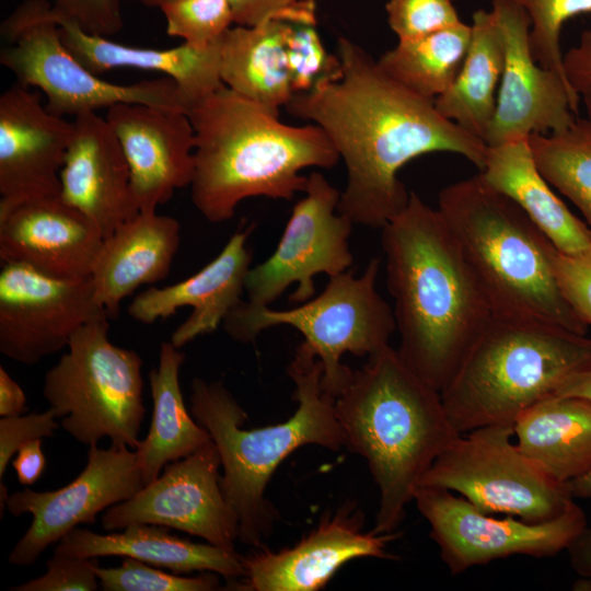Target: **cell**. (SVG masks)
<instances>
[{
    "label": "cell",
    "mask_w": 591,
    "mask_h": 591,
    "mask_svg": "<svg viewBox=\"0 0 591 591\" xmlns=\"http://www.w3.org/2000/svg\"><path fill=\"white\" fill-rule=\"evenodd\" d=\"M288 374L294 384L296 412L283 422L254 429L243 428L247 416L222 382L200 378L192 382L190 413L218 449L221 489L237 517L239 541L255 547L270 534L277 515L265 490L279 464L306 444L333 451L345 447L336 397L323 387L322 363L303 340Z\"/></svg>",
    "instance_id": "5"
},
{
    "label": "cell",
    "mask_w": 591,
    "mask_h": 591,
    "mask_svg": "<svg viewBox=\"0 0 591 591\" xmlns=\"http://www.w3.org/2000/svg\"><path fill=\"white\" fill-rule=\"evenodd\" d=\"M491 10L505 39V65L485 143L497 147L569 128L579 96L567 79L534 59L528 12L515 0H493Z\"/></svg>",
    "instance_id": "17"
},
{
    "label": "cell",
    "mask_w": 591,
    "mask_h": 591,
    "mask_svg": "<svg viewBox=\"0 0 591 591\" xmlns=\"http://www.w3.org/2000/svg\"><path fill=\"white\" fill-rule=\"evenodd\" d=\"M345 447L366 459L380 491L374 531L391 533L434 460L461 434L441 393L390 345L370 355L335 398Z\"/></svg>",
    "instance_id": "4"
},
{
    "label": "cell",
    "mask_w": 591,
    "mask_h": 591,
    "mask_svg": "<svg viewBox=\"0 0 591 591\" xmlns=\"http://www.w3.org/2000/svg\"><path fill=\"white\" fill-rule=\"evenodd\" d=\"M73 121L53 114L37 92L15 83L0 96V212L60 196Z\"/></svg>",
    "instance_id": "19"
},
{
    "label": "cell",
    "mask_w": 591,
    "mask_h": 591,
    "mask_svg": "<svg viewBox=\"0 0 591 591\" xmlns=\"http://www.w3.org/2000/svg\"><path fill=\"white\" fill-rule=\"evenodd\" d=\"M339 74L294 94L287 111L320 126L347 171L338 212L354 223L382 229L407 205L399 170L432 152L464 157L482 171L488 146L444 118L434 100L387 76L364 49L339 38Z\"/></svg>",
    "instance_id": "1"
},
{
    "label": "cell",
    "mask_w": 591,
    "mask_h": 591,
    "mask_svg": "<svg viewBox=\"0 0 591 591\" xmlns=\"http://www.w3.org/2000/svg\"><path fill=\"white\" fill-rule=\"evenodd\" d=\"M95 560V559H94ZM99 583L104 591H212L220 589L216 572L183 577L135 558L126 557L119 567H100L93 563Z\"/></svg>",
    "instance_id": "35"
},
{
    "label": "cell",
    "mask_w": 591,
    "mask_h": 591,
    "mask_svg": "<svg viewBox=\"0 0 591 591\" xmlns=\"http://www.w3.org/2000/svg\"><path fill=\"white\" fill-rule=\"evenodd\" d=\"M26 412V397L22 387L0 367V415L10 417Z\"/></svg>",
    "instance_id": "46"
},
{
    "label": "cell",
    "mask_w": 591,
    "mask_h": 591,
    "mask_svg": "<svg viewBox=\"0 0 591 591\" xmlns=\"http://www.w3.org/2000/svg\"><path fill=\"white\" fill-rule=\"evenodd\" d=\"M398 354L441 392L494 317L488 299L438 209L410 192L382 228Z\"/></svg>",
    "instance_id": "2"
},
{
    "label": "cell",
    "mask_w": 591,
    "mask_h": 591,
    "mask_svg": "<svg viewBox=\"0 0 591 591\" xmlns=\"http://www.w3.org/2000/svg\"><path fill=\"white\" fill-rule=\"evenodd\" d=\"M363 521L355 502L346 501L293 547L242 556L245 573L228 586L241 591H315L355 558H394L386 546L399 534L364 532Z\"/></svg>",
    "instance_id": "18"
},
{
    "label": "cell",
    "mask_w": 591,
    "mask_h": 591,
    "mask_svg": "<svg viewBox=\"0 0 591 591\" xmlns=\"http://www.w3.org/2000/svg\"><path fill=\"white\" fill-rule=\"evenodd\" d=\"M179 244V222L157 210L121 223L104 239L90 275L96 303L116 317L126 297L169 275Z\"/></svg>",
    "instance_id": "25"
},
{
    "label": "cell",
    "mask_w": 591,
    "mask_h": 591,
    "mask_svg": "<svg viewBox=\"0 0 591 591\" xmlns=\"http://www.w3.org/2000/svg\"><path fill=\"white\" fill-rule=\"evenodd\" d=\"M563 62L566 78L591 123V28L581 33L579 43L564 55Z\"/></svg>",
    "instance_id": "44"
},
{
    "label": "cell",
    "mask_w": 591,
    "mask_h": 591,
    "mask_svg": "<svg viewBox=\"0 0 591 591\" xmlns=\"http://www.w3.org/2000/svg\"><path fill=\"white\" fill-rule=\"evenodd\" d=\"M106 312L90 277L65 279L22 264L0 271V352L32 366L68 344L89 321Z\"/></svg>",
    "instance_id": "16"
},
{
    "label": "cell",
    "mask_w": 591,
    "mask_h": 591,
    "mask_svg": "<svg viewBox=\"0 0 591 591\" xmlns=\"http://www.w3.org/2000/svg\"><path fill=\"white\" fill-rule=\"evenodd\" d=\"M107 317L102 312L77 331L46 372L43 394L77 441L91 447L107 438L137 449L146 414L142 359L109 340Z\"/></svg>",
    "instance_id": "8"
},
{
    "label": "cell",
    "mask_w": 591,
    "mask_h": 591,
    "mask_svg": "<svg viewBox=\"0 0 591 591\" xmlns=\"http://www.w3.org/2000/svg\"><path fill=\"white\" fill-rule=\"evenodd\" d=\"M105 118L120 142L139 209L157 210L176 189L190 185L195 131L187 112L141 103H119Z\"/></svg>",
    "instance_id": "20"
},
{
    "label": "cell",
    "mask_w": 591,
    "mask_h": 591,
    "mask_svg": "<svg viewBox=\"0 0 591 591\" xmlns=\"http://www.w3.org/2000/svg\"><path fill=\"white\" fill-rule=\"evenodd\" d=\"M47 0H24L1 23L8 45L0 62L25 86L39 89L46 108L76 116L119 103H141L187 112L176 82L169 77L118 84L101 79L83 66L60 38L58 26L45 14Z\"/></svg>",
    "instance_id": "10"
},
{
    "label": "cell",
    "mask_w": 591,
    "mask_h": 591,
    "mask_svg": "<svg viewBox=\"0 0 591 591\" xmlns=\"http://www.w3.org/2000/svg\"><path fill=\"white\" fill-rule=\"evenodd\" d=\"M553 395L580 397L591 402V367L564 380Z\"/></svg>",
    "instance_id": "48"
},
{
    "label": "cell",
    "mask_w": 591,
    "mask_h": 591,
    "mask_svg": "<svg viewBox=\"0 0 591 591\" xmlns=\"http://www.w3.org/2000/svg\"><path fill=\"white\" fill-rule=\"evenodd\" d=\"M143 486L136 451L91 445L84 470L68 485L47 491L24 488L9 495V512L14 517L31 513L33 520L8 561L32 565L49 545L80 524L95 523L99 513L128 500Z\"/></svg>",
    "instance_id": "15"
},
{
    "label": "cell",
    "mask_w": 591,
    "mask_h": 591,
    "mask_svg": "<svg viewBox=\"0 0 591 591\" xmlns=\"http://www.w3.org/2000/svg\"><path fill=\"white\" fill-rule=\"evenodd\" d=\"M385 9L398 40L427 36L461 22L452 0H389Z\"/></svg>",
    "instance_id": "38"
},
{
    "label": "cell",
    "mask_w": 591,
    "mask_h": 591,
    "mask_svg": "<svg viewBox=\"0 0 591 591\" xmlns=\"http://www.w3.org/2000/svg\"><path fill=\"white\" fill-rule=\"evenodd\" d=\"M229 2L235 25L253 26L269 19L315 24V2L312 0H229Z\"/></svg>",
    "instance_id": "43"
},
{
    "label": "cell",
    "mask_w": 591,
    "mask_h": 591,
    "mask_svg": "<svg viewBox=\"0 0 591 591\" xmlns=\"http://www.w3.org/2000/svg\"><path fill=\"white\" fill-rule=\"evenodd\" d=\"M160 10L167 35L197 47L218 42L234 24L229 0H170Z\"/></svg>",
    "instance_id": "36"
},
{
    "label": "cell",
    "mask_w": 591,
    "mask_h": 591,
    "mask_svg": "<svg viewBox=\"0 0 591 591\" xmlns=\"http://www.w3.org/2000/svg\"><path fill=\"white\" fill-rule=\"evenodd\" d=\"M571 496L577 499L591 501V472L578 479L568 483Z\"/></svg>",
    "instance_id": "49"
},
{
    "label": "cell",
    "mask_w": 591,
    "mask_h": 591,
    "mask_svg": "<svg viewBox=\"0 0 591 591\" xmlns=\"http://www.w3.org/2000/svg\"><path fill=\"white\" fill-rule=\"evenodd\" d=\"M480 283L494 316L587 335L552 269L554 245L509 197L480 175L444 187L438 208Z\"/></svg>",
    "instance_id": "6"
},
{
    "label": "cell",
    "mask_w": 591,
    "mask_h": 591,
    "mask_svg": "<svg viewBox=\"0 0 591 591\" xmlns=\"http://www.w3.org/2000/svg\"><path fill=\"white\" fill-rule=\"evenodd\" d=\"M12 465L22 485H33L40 477L46 466L42 439H35L21 445Z\"/></svg>",
    "instance_id": "45"
},
{
    "label": "cell",
    "mask_w": 591,
    "mask_h": 591,
    "mask_svg": "<svg viewBox=\"0 0 591 591\" xmlns=\"http://www.w3.org/2000/svg\"><path fill=\"white\" fill-rule=\"evenodd\" d=\"M123 530L100 534L74 528L59 541L55 553L84 558L125 556L174 573L212 571L225 578L228 583L245 573L242 556L235 548L195 543L155 524H132Z\"/></svg>",
    "instance_id": "26"
},
{
    "label": "cell",
    "mask_w": 591,
    "mask_h": 591,
    "mask_svg": "<svg viewBox=\"0 0 591 591\" xmlns=\"http://www.w3.org/2000/svg\"><path fill=\"white\" fill-rule=\"evenodd\" d=\"M590 367L587 335L494 316L440 393L451 422L463 434L487 425H513L564 380Z\"/></svg>",
    "instance_id": "7"
},
{
    "label": "cell",
    "mask_w": 591,
    "mask_h": 591,
    "mask_svg": "<svg viewBox=\"0 0 591 591\" xmlns=\"http://www.w3.org/2000/svg\"><path fill=\"white\" fill-rule=\"evenodd\" d=\"M221 459L212 440L190 455L171 462L131 498L108 508L104 530L132 524L175 529L207 543L234 549L239 521L221 489Z\"/></svg>",
    "instance_id": "14"
},
{
    "label": "cell",
    "mask_w": 591,
    "mask_h": 591,
    "mask_svg": "<svg viewBox=\"0 0 591 591\" xmlns=\"http://www.w3.org/2000/svg\"><path fill=\"white\" fill-rule=\"evenodd\" d=\"M290 22L269 19L236 25L221 38V79L225 86L279 113L294 95L286 50Z\"/></svg>",
    "instance_id": "29"
},
{
    "label": "cell",
    "mask_w": 591,
    "mask_h": 591,
    "mask_svg": "<svg viewBox=\"0 0 591 591\" xmlns=\"http://www.w3.org/2000/svg\"><path fill=\"white\" fill-rule=\"evenodd\" d=\"M379 268L375 257L360 276L352 270L332 276L318 296L290 310L242 301L223 321L224 331L234 340L251 343L266 328L293 327L322 363L323 387L336 397L354 372L341 363L343 355L369 357L387 346L396 331L394 311L376 290Z\"/></svg>",
    "instance_id": "9"
},
{
    "label": "cell",
    "mask_w": 591,
    "mask_h": 591,
    "mask_svg": "<svg viewBox=\"0 0 591 591\" xmlns=\"http://www.w3.org/2000/svg\"><path fill=\"white\" fill-rule=\"evenodd\" d=\"M286 50L294 94L308 92L318 82L339 74V58L326 51L315 24L289 23Z\"/></svg>",
    "instance_id": "37"
},
{
    "label": "cell",
    "mask_w": 591,
    "mask_h": 591,
    "mask_svg": "<svg viewBox=\"0 0 591 591\" xmlns=\"http://www.w3.org/2000/svg\"><path fill=\"white\" fill-rule=\"evenodd\" d=\"M103 241L99 228L60 196L0 212L2 264H22L56 278H85Z\"/></svg>",
    "instance_id": "21"
},
{
    "label": "cell",
    "mask_w": 591,
    "mask_h": 591,
    "mask_svg": "<svg viewBox=\"0 0 591 591\" xmlns=\"http://www.w3.org/2000/svg\"><path fill=\"white\" fill-rule=\"evenodd\" d=\"M184 360L179 348L164 341L158 367L149 373L152 418L147 437L135 449L144 485L154 480L169 463L190 455L211 441L210 433L185 406L179 385Z\"/></svg>",
    "instance_id": "31"
},
{
    "label": "cell",
    "mask_w": 591,
    "mask_h": 591,
    "mask_svg": "<svg viewBox=\"0 0 591 591\" xmlns=\"http://www.w3.org/2000/svg\"><path fill=\"white\" fill-rule=\"evenodd\" d=\"M528 141L540 173L579 209L591 230V123L576 118L564 131L534 134Z\"/></svg>",
    "instance_id": "33"
},
{
    "label": "cell",
    "mask_w": 591,
    "mask_h": 591,
    "mask_svg": "<svg viewBox=\"0 0 591 591\" xmlns=\"http://www.w3.org/2000/svg\"><path fill=\"white\" fill-rule=\"evenodd\" d=\"M471 27L463 65L452 84L433 102L444 118L484 141L496 109L505 39L493 10H477Z\"/></svg>",
    "instance_id": "30"
},
{
    "label": "cell",
    "mask_w": 591,
    "mask_h": 591,
    "mask_svg": "<svg viewBox=\"0 0 591 591\" xmlns=\"http://www.w3.org/2000/svg\"><path fill=\"white\" fill-rule=\"evenodd\" d=\"M472 27L462 21L415 39L398 40L376 61L392 79L434 100L452 84L465 59Z\"/></svg>",
    "instance_id": "32"
},
{
    "label": "cell",
    "mask_w": 591,
    "mask_h": 591,
    "mask_svg": "<svg viewBox=\"0 0 591 591\" xmlns=\"http://www.w3.org/2000/svg\"><path fill=\"white\" fill-rule=\"evenodd\" d=\"M303 193L274 253L247 273L251 305L269 306L293 283L298 287L290 301L303 303L315 296V275L332 277L354 263L349 246L354 222L337 210L340 193L320 172L308 176Z\"/></svg>",
    "instance_id": "13"
},
{
    "label": "cell",
    "mask_w": 591,
    "mask_h": 591,
    "mask_svg": "<svg viewBox=\"0 0 591 591\" xmlns=\"http://www.w3.org/2000/svg\"><path fill=\"white\" fill-rule=\"evenodd\" d=\"M8 497H9L8 488L3 484V482L1 480V483H0V510H1V517H2V513H3V509L5 507Z\"/></svg>",
    "instance_id": "50"
},
{
    "label": "cell",
    "mask_w": 591,
    "mask_h": 591,
    "mask_svg": "<svg viewBox=\"0 0 591 591\" xmlns=\"http://www.w3.org/2000/svg\"><path fill=\"white\" fill-rule=\"evenodd\" d=\"M478 174L488 186L515 202L558 251L576 254L591 247L590 228L540 173L528 139L488 147Z\"/></svg>",
    "instance_id": "27"
},
{
    "label": "cell",
    "mask_w": 591,
    "mask_h": 591,
    "mask_svg": "<svg viewBox=\"0 0 591 591\" xmlns=\"http://www.w3.org/2000/svg\"><path fill=\"white\" fill-rule=\"evenodd\" d=\"M45 14L58 26L61 40L93 73L101 76L118 68L154 71L172 78L179 88L187 112L223 85L221 38L206 47L183 43L171 48L129 46L84 31L78 23L56 15L47 1Z\"/></svg>",
    "instance_id": "24"
},
{
    "label": "cell",
    "mask_w": 591,
    "mask_h": 591,
    "mask_svg": "<svg viewBox=\"0 0 591 591\" xmlns=\"http://www.w3.org/2000/svg\"><path fill=\"white\" fill-rule=\"evenodd\" d=\"M252 229L235 232L221 252L198 273L177 283L150 287L137 294L129 315L143 324L173 315L192 306V314L176 327L170 341L182 348L198 336L215 332L228 314L242 302L252 252L246 246Z\"/></svg>",
    "instance_id": "23"
},
{
    "label": "cell",
    "mask_w": 591,
    "mask_h": 591,
    "mask_svg": "<svg viewBox=\"0 0 591 591\" xmlns=\"http://www.w3.org/2000/svg\"><path fill=\"white\" fill-rule=\"evenodd\" d=\"M141 4L149 8H161L164 3L170 0H138Z\"/></svg>",
    "instance_id": "51"
},
{
    "label": "cell",
    "mask_w": 591,
    "mask_h": 591,
    "mask_svg": "<svg viewBox=\"0 0 591 591\" xmlns=\"http://www.w3.org/2000/svg\"><path fill=\"white\" fill-rule=\"evenodd\" d=\"M187 114L195 131L192 200L213 223L231 219L250 197L291 200L305 190L303 169H329L340 160L320 126L283 124L279 113L224 84Z\"/></svg>",
    "instance_id": "3"
},
{
    "label": "cell",
    "mask_w": 591,
    "mask_h": 591,
    "mask_svg": "<svg viewBox=\"0 0 591 591\" xmlns=\"http://www.w3.org/2000/svg\"><path fill=\"white\" fill-rule=\"evenodd\" d=\"M465 433L434 460L419 486L445 488L485 513L528 522L552 520L575 500L568 484L552 478L512 442L513 425H487Z\"/></svg>",
    "instance_id": "11"
},
{
    "label": "cell",
    "mask_w": 591,
    "mask_h": 591,
    "mask_svg": "<svg viewBox=\"0 0 591 591\" xmlns=\"http://www.w3.org/2000/svg\"><path fill=\"white\" fill-rule=\"evenodd\" d=\"M58 417L49 407L43 413L2 417L0 419V478L21 445L35 439L50 438L58 428Z\"/></svg>",
    "instance_id": "42"
},
{
    "label": "cell",
    "mask_w": 591,
    "mask_h": 591,
    "mask_svg": "<svg viewBox=\"0 0 591 591\" xmlns=\"http://www.w3.org/2000/svg\"><path fill=\"white\" fill-rule=\"evenodd\" d=\"M51 11L78 23L84 31L109 37L124 25L121 0H49Z\"/></svg>",
    "instance_id": "41"
},
{
    "label": "cell",
    "mask_w": 591,
    "mask_h": 591,
    "mask_svg": "<svg viewBox=\"0 0 591 591\" xmlns=\"http://www.w3.org/2000/svg\"><path fill=\"white\" fill-rule=\"evenodd\" d=\"M513 429L522 452L555 480L591 472V402L551 395L524 410Z\"/></svg>",
    "instance_id": "28"
},
{
    "label": "cell",
    "mask_w": 591,
    "mask_h": 591,
    "mask_svg": "<svg viewBox=\"0 0 591 591\" xmlns=\"http://www.w3.org/2000/svg\"><path fill=\"white\" fill-rule=\"evenodd\" d=\"M531 19L530 43L534 59L566 78L560 49L564 23L591 12V0H515ZM568 81V80H567Z\"/></svg>",
    "instance_id": "34"
},
{
    "label": "cell",
    "mask_w": 591,
    "mask_h": 591,
    "mask_svg": "<svg viewBox=\"0 0 591 591\" xmlns=\"http://www.w3.org/2000/svg\"><path fill=\"white\" fill-rule=\"evenodd\" d=\"M553 274L566 303L589 327L591 326V247L567 254L554 247Z\"/></svg>",
    "instance_id": "39"
},
{
    "label": "cell",
    "mask_w": 591,
    "mask_h": 591,
    "mask_svg": "<svg viewBox=\"0 0 591 591\" xmlns=\"http://www.w3.org/2000/svg\"><path fill=\"white\" fill-rule=\"evenodd\" d=\"M413 501L430 524L429 535L453 576L515 555L553 557L566 551L588 525L575 500L561 514L544 522L513 515L495 518L453 491L434 486H418Z\"/></svg>",
    "instance_id": "12"
},
{
    "label": "cell",
    "mask_w": 591,
    "mask_h": 591,
    "mask_svg": "<svg viewBox=\"0 0 591 591\" xmlns=\"http://www.w3.org/2000/svg\"><path fill=\"white\" fill-rule=\"evenodd\" d=\"M72 121L60 172V197L89 218L105 239L139 212L129 165L105 117L85 111Z\"/></svg>",
    "instance_id": "22"
},
{
    "label": "cell",
    "mask_w": 591,
    "mask_h": 591,
    "mask_svg": "<svg viewBox=\"0 0 591 591\" xmlns=\"http://www.w3.org/2000/svg\"><path fill=\"white\" fill-rule=\"evenodd\" d=\"M566 551L572 570L591 579V526L587 525Z\"/></svg>",
    "instance_id": "47"
},
{
    "label": "cell",
    "mask_w": 591,
    "mask_h": 591,
    "mask_svg": "<svg viewBox=\"0 0 591 591\" xmlns=\"http://www.w3.org/2000/svg\"><path fill=\"white\" fill-rule=\"evenodd\" d=\"M312 1L316 2L317 0H312Z\"/></svg>",
    "instance_id": "52"
},
{
    "label": "cell",
    "mask_w": 591,
    "mask_h": 591,
    "mask_svg": "<svg viewBox=\"0 0 591 591\" xmlns=\"http://www.w3.org/2000/svg\"><path fill=\"white\" fill-rule=\"evenodd\" d=\"M94 558L54 553L44 575L11 588L12 591H94L100 587Z\"/></svg>",
    "instance_id": "40"
}]
</instances>
